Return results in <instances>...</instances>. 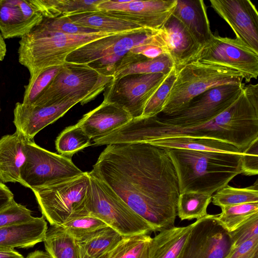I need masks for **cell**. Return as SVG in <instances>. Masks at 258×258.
Wrapping results in <instances>:
<instances>
[{
    "label": "cell",
    "instance_id": "6da1fadb",
    "mask_svg": "<svg viewBox=\"0 0 258 258\" xmlns=\"http://www.w3.org/2000/svg\"><path fill=\"white\" fill-rule=\"evenodd\" d=\"M90 172L109 186L154 232L174 226L179 184L164 148L146 143L108 145Z\"/></svg>",
    "mask_w": 258,
    "mask_h": 258
},
{
    "label": "cell",
    "instance_id": "7a4b0ae2",
    "mask_svg": "<svg viewBox=\"0 0 258 258\" xmlns=\"http://www.w3.org/2000/svg\"><path fill=\"white\" fill-rule=\"evenodd\" d=\"M175 137L219 140L243 152L258 138V84L245 85L231 106L208 121L179 126L162 124L154 116L132 118L111 132L109 140L112 144L146 143Z\"/></svg>",
    "mask_w": 258,
    "mask_h": 258
},
{
    "label": "cell",
    "instance_id": "3957f363",
    "mask_svg": "<svg viewBox=\"0 0 258 258\" xmlns=\"http://www.w3.org/2000/svg\"><path fill=\"white\" fill-rule=\"evenodd\" d=\"M164 149L175 168L180 194L212 195L241 173L240 154Z\"/></svg>",
    "mask_w": 258,
    "mask_h": 258
},
{
    "label": "cell",
    "instance_id": "277c9868",
    "mask_svg": "<svg viewBox=\"0 0 258 258\" xmlns=\"http://www.w3.org/2000/svg\"><path fill=\"white\" fill-rule=\"evenodd\" d=\"M117 34L97 32L69 34L35 27L21 38L18 48L19 63L29 71V81L45 70L63 64L73 51L89 42Z\"/></svg>",
    "mask_w": 258,
    "mask_h": 258
},
{
    "label": "cell",
    "instance_id": "5b68a950",
    "mask_svg": "<svg viewBox=\"0 0 258 258\" xmlns=\"http://www.w3.org/2000/svg\"><path fill=\"white\" fill-rule=\"evenodd\" d=\"M147 44H159L168 48L161 29L142 28L89 42L70 53L65 62L86 65L104 76L113 77L120 60L130 50Z\"/></svg>",
    "mask_w": 258,
    "mask_h": 258
},
{
    "label": "cell",
    "instance_id": "8992f818",
    "mask_svg": "<svg viewBox=\"0 0 258 258\" xmlns=\"http://www.w3.org/2000/svg\"><path fill=\"white\" fill-rule=\"evenodd\" d=\"M237 71L192 61L177 71L176 78L160 114H171L206 91L227 84H243Z\"/></svg>",
    "mask_w": 258,
    "mask_h": 258
},
{
    "label": "cell",
    "instance_id": "52a82bcc",
    "mask_svg": "<svg viewBox=\"0 0 258 258\" xmlns=\"http://www.w3.org/2000/svg\"><path fill=\"white\" fill-rule=\"evenodd\" d=\"M91 191L85 214L96 217L121 236L149 234L152 227L103 181L88 172Z\"/></svg>",
    "mask_w": 258,
    "mask_h": 258
},
{
    "label": "cell",
    "instance_id": "ba28073f",
    "mask_svg": "<svg viewBox=\"0 0 258 258\" xmlns=\"http://www.w3.org/2000/svg\"><path fill=\"white\" fill-rule=\"evenodd\" d=\"M42 216L50 225H60L71 216L83 213L91 191L88 172L32 189Z\"/></svg>",
    "mask_w": 258,
    "mask_h": 258
},
{
    "label": "cell",
    "instance_id": "9c48e42d",
    "mask_svg": "<svg viewBox=\"0 0 258 258\" xmlns=\"http://www.w3.org/2000/svg\"><path fill=\"white\" fill-rule=\"evenodd\" d=\"M113 79L84 64L65 62L36 100L35 106L79 98L83 105L95 99Z\"/></svg>",
    "mask_w": 258,
    "mask_h": 258
},
{
    "label": "cell",
    "instance_id": "30bf717a",
    "mask_svg": "<svg viewBox=\"0 0 258 258\" xmlns=\"http://www.w3.org/2000/svg\"><path fill=\"white\" fill-rule=\"evenodd\" d=\"M244 86V83L227 84L211 88L191 99L177 111L154 117L159 122L172 126L193 125L208 121L231 106Z\"/></svg>",
    "mask_w": 258,
    "mask_h": 258
},
{
    "label": "cell",
    "instance_id": "8fae6325",
    "mask_svg": "<svg viewBox=\"0 0 258 258\" xmlns=\"http://www.w3.org/2000/svg\"><path fill=\"white\" fill-rule=\"evenodd\" d=\"M26 159L20 169L22 185L31 189L84 173L72 159L51 152L29 140L25 146Z\"/></svg>",
    "mask_w": 258,
    "mask_h": 258
},
{
    "label": "cell",
    "instance_id": "7c38bea8",
    "mask_svg": "<svg viewBox=\"0 0 258 258\" xmlns=\"http://www.w3.org/2000/svg\"><path fill=\"white\" fill-rule=\"evenodd\" d=\"M167 74H131L113 79L104 89L103 101L122 108L133 118L140 117Z\"/></svg>",
    "mask_w": 258,
    "mask_h": 258
},
{
    "label": "cell",
    "instance_id": "4fadbf2b",
    "mask_svg": "<svg viewBox=\"0 0 258 258\" xmlns=\"http://www.w3.org/2000/svg\"><path fill=\"white\" fill-rule=\"evenodd\" d=\"M195 60L235 70L247 83L257 78L258 53L236 38L213 34Z\"/></svg>",
    "mask_w": 258,
    "mask_h": 258
},
{
    "label": "cell",
    "instance_id": "5bb4252c",
    "mask_svg": "<svg viewBox=\"0 0 258 258\" xmlns=\"http://www.w3.org/2000/svg\"><path fill=\"white\" fill-rule=\"evenodd\" d=\"M215 217L207 214L194 222L178 258H229L235 247Z\"/></svg>",
    "mask_w": 258,
    "mask_h": 258
},
{
    "label": "cell",
    "instance_id": "9a60e30c",
    "mask_svg": "<svg viewBox=\"0 0 258 258\" xmlns=\"http://www.w3.org/2000/svg\"><path fill=\"white\" fill-rule=\"evenodd\" d=\"M176 3V0H102L97 8L109 16L157 31L172 14Z\"/></svg>",
    "mask_w": 258,
    "mask_h": 258
},
{
    "label": "cell",
    "instance_id": "2e32d148",
    "mask_svg": "<svg viewBox=\"0 0 258 258\" xmlns=\"http://www.w3.org/2000/svg\"><path fill=\"white\" fill-rule=\"evenodd\" d=\"M211 7L238 39L258 53V13L249 0H210Z\"/></svg>",
    "mask_w": 258,
    "mask_h": 258
},
{
    "label": "cell",
    "instance_id": "e0dca14e",
    "mask_svg": "<svg viewBox=\"0 0 258 258\" xmlns=\"http://www.w3.org/2000/svg\"><path fill=\"white\" fill-rule=\"evenodd\" d=\"M78 103L83 105V100L73 98L40 106L17 102L14 109L13 123L17 131L27 140H33L38 132L62 117Z\"/></svg>",
    "mask_w": 258,
    "mask_h": 258
},
{
    "label": "cell",
    "instance_id": "ac0fdd59",
    "mask_svg": "<svg viewBox=\"0 0 258 258\" xmlns=\"http://www.w3.org/2000/svg\"><path fill=\"white\" fill-rule=\"evenodd\" d=\"M43 18L29 0H0V32L4 39L22 38Z\"/></svg>",
    "mask_w": 258,
    "mask_h": 258
},
{
    "label": "cell",
    "instance_id": "d6986e66",
    "mask_svg": "<svg viewBox=\"0 0 258 258\" xmlns=\"http://www.w3.org/2000/svg\"><path fill=\"white\" fill-rule=\"evenodd\" d=\"M161 30L177 71L196 59L202 47L178 19L172 14Z\"/></svg>",
    "mask_w": 258,
    "mask_h": 258
},
{
    "label": "cell",
    "instance_id": "ffe728a7",
    "mask_svg": "<svg viewBox=\"0 0 258 258\" xmlns=\"http://www.w3.org/2000/svg\"><path fill=\"white\" fill-rule=\"evenodd\" d=\"M132 118L122 108L103 101L98 107L84 114L76 124L93 140L110 134Z\"/></svg>",
    "mask_w": 258,
    "mask_h": 258
},
{
    "label": "cell",
    "instance_id": "44dd1931",
    "mask_svg": "<svg viewBox=\"0 0 258 258\" xmlns=\"http://www.w3.org/2000/svg\"><path fill=\"white\" fill-rule=\"evenodd\" d=\"M29 140L18 131L0 139V181L22 185L20 169L26 159L25 146Z\"/></svg>",
    "mask_w": 258,
    "mask_h": 258
},
{
    "label": "cell",
    "instance_id": "7402d4cb",
    "mask_svg": "<svg viewBox=\"0 0 258 258\" xmlns=\"http://www.w3.org/2000/svg\"><path fill=\"white\" fill-rule=\"evenodd\" d=\"M172 15L185 25L202 49L210 41L213 34L204 1L176 0Z\"/></svg>",
    "mask_w": 258,
    "mask_h": 258
},
{
    "label": "cell",
    "instance_id": "603a6c76",
    "mask_svg": "<svg viewBox=\"0 0 258 258\" xmlns=\"http://www.w3.org/2000/svg\"><path fill=\"white\" fill-rule=\"evenodd\" d=\"M43 216L27 222L0 228V249L30 248L43 242L47 230Z\"/></svg>",
    "mask_w": 258,
    "mask_h": 258
},
{
    "label": "cell",
    "instance_id": "cb8c5ba5",
    "mask_svg": "<svg viewBox=\"0 0 258 258\" xmlns=\"http://www.w3.org/2000/svg\"><path fill=\"white\" fill-rule=\"evenodd\" d=\"M194 222L161 231L152 238L148 258H178Z\"/></svg>",
    "mask_w": 258,
    "mask_h": 258
},
{
    "label": "cell",
    "instance_id": "d4e9b609",
    "mask_svg": "<svg viewBox=\"0 0 258 258\" xmlns=\"http://www.w3.org/2000/svg\"><path fill=\"white\" fill-rule=\"evenodd\" d=\"M174 67V62L169 54L150 59L129 51L124 57L122 65L115 71L113 79L131 74H167Z\"/></svg>",
    "mask_w": 258,
    "mask_h": 258
},
{
    "label": "cell",
    "instance_id": "484cf974",
    "mask_svg": "<svg viewBox=\"0 0 258 258\" xmlns=\"http://www.w3.org/2000/svg\"><path fill=\"white\" fill-rule=\"evenodd\" d=\"M146 144L162 148L242 154V152L234 146L223 141L210 138L175 137L151 141Z\"/></svg>",
    "mask_w": 258,
    "mask_h": 258
},
{
    "label": "cell",
    "instance_id": "4316f807",
    "mask_svg": "<svg viewBox=\"0 0 258 258\" xmlns=\"http://www.w3.org/2000/svg\"><path fill=\"white\" fill-rule=\"evenodd\" d=\"M66 17L79 25L106 33L120 34L143 28L133 22L106 15L101 11L80 13Z\"/></svg>",
    "mask_w": 258,
    "mask_h": 258
},
{
    "label": "cell",
    "instance_id": "83f0119b",
    "mask_svg": "<svg viewBox=\"0 0 258 258\" xmlns=\"http://www.w3.org/2000/svg\"><path fill=\"white\" fill-rule=\"evenodd\" d=\"M102 0H29L33 7L44 18L99 11L97 5Z\"/></svg>",
    "mask_w": 258,
    "mask_h": 258
},
{
    "label": "cell",
    "instance_id": "f1b7e54d",
    "mask_svg": "<svg viewBox=\"0 0 258 258\" xmlns=\"http://www.w3.org/2000/svg\"><path fill=\"white\" fill-rule=\"evenodd\" d=\"M121 236L109 226L99 229L77 241L80 258H101L120 241Z\"/></svg>",
    "mask_w": 258,
    "mask_h": 258
},
{
    "label": "cell",
    "instance_id": "f546056e",
    "mask_svg": "<svg viewBox=\"0 0 258 258\" xmlns=\"http://www.w3.org/2000/svg\"><path fill=\"white\" fill-rule=\"evenodd\" d=\"M43 242L53 258H80L77 241L60 225L47 228Z\"/></svg>",
    "mask_w": 258,
    "mask_h": 258
},
{
    "label": "cell",
    "instance_id": "4dcf8cb0",
    "mask_svg": "<svg viewBox=\"0 0 258 258\" xmlns=\"http://www.w3.org/2000/svg\"><path fill=\"white\" fill-rule=\"evenodd\" d=\"M152 238L149 234L122 236L114 247L101 258H148Z\"/></svg>",
    "mask_w": 258,
    "mask_h": 258
},
{
    "label": "cell",
    "instance_id": "1f68e13d",
    "mask_svg": "<svg viewBox=\"0 0 258 258\" xmlns=\"http://www.w3.org/2000/svg\"><path fill=\"white\" fill-rule=\"evenodd\" d=\"M212 195L197 192L179 194L177 205V216L181 220H198L207 214Z\"/></svg>",
    "mask_w": 258,
    "mask_h": 258
},
{
    "label": "cell",
    "instance_id": "d6a6232c",
    "mask_svg": "<svg viewBox=\"0 0 258 258\" xmlns=\"http://www.w3.org/2000/svg\"><path fill=\"white\" fill-rule=\"evenodd\" d=\"M213 205L220 208L245 203L258 202V182L244 188L226 185L212 197Z\"/></svg>",
    "mask_w": 258,
    "mask_h": 258
},
{
    "label": "cell",
    "instance_id": "836d02e7",
    "mask_svg": "<svg viewBox=\"0 0 258 258\" xmlns=\"http://www.w3.org/2000/svg\"><path fill=\"white\" fill-rule=\"evenodd\" d=\"M91 139L75 124L60 133L55 140V148L60 155L72 159L75 154L91 146Z\"/></svg>",
    "mask_w": 258,
    "mask_h": 258
},
{
    "label": "cell",
    "instance_id": "e575fe53",
    "mask_svg": "<svg viewBox=\"0 0 258 258\" xmlns=\"http://www.w3.org/2000/svg\"><path fill=\"white\" fill-rule=\"evenodd\" d=\"M221 212L215 219L225 230L231 232L258 213V202L245 203L221 208Z\"/></svg>",
    "mask_w": 258,
    "mask_h": 258
},
{
    "label": "cell",
    "instance_id": "d590c367",
    "mask_svg": "<svg viewBox=\"0 0 258 258\" xmlns=\"http://www.w3.org/2000/svg\"><path fill=\"white\" fill-rule=\"evenodd\" d=\"M60 226L77 241L108 226L100 219L87 214L72 215Z\"/></svg>",
    "mask_w": 258,
    "mask_h": 258
},
{
    "label": "cell",
    "instance_id": "8d00e7d4",
    "mask_svg": "<svg viewBox=\"0 0 258 258\" xmlns=\"http://www.w3.org/2000/svg\"><path fill=\"white\" fill-rule=\"evenodd\" d=\"M177 70L174 67L167 74L157 90L146 104L142 117H150L159 114L176 80Z\"/></svg>",
    "mask_w": 258,
    "mask_h": 258
},
{
    "label": "cell",
    "instance_id": "74e56055",
    "mask_svg": "<svg viewBox=\"0 0 258 258\" xmlns=\"http://www.w3.org/2000/svg\"><path fill=\"white\" fill-rule=\"evenodd\" d=\"M53 67L42 72L35 79L24 86L22 103L31 104L47 87L59 71L60 66Z\"/></svg>",
    "mask_w": 258,
    "mask_h": 258
},
{
    "label": "cell",
    "instance_id": "f35d334b",
    "mask_svg": "<svg viewBox=\"0 0 258 258\" xmlns=\"http://www.w3.org/2000/svg\"><path fill=\"white\" fill-rule=\"evenodd\" d=\"M49 31L69 34H80L100 32L97 30L79 25L70 20L67 17L60 16L55 18H43L37 26Z\"/></svg>",
    "mask_w": 258,
    "mask_h": 258
},
{
    "label": "cell",
    "instance_id": "ab89813d",
    "mask_svg": "<svg viewBox=\"0 0 258 258\" xmlns=\"http://www.w3.org/2000/svg\"><path fill=\"white\" fill-rule=\"evenodd\" d=\"M32 211L14 199L0 211V228L25 223L34 219Z\"/></svg>",
    "mask_w": 258,
    "mask_h": 258
},
{
    "label": "cell",
    "instance_id": "60d3db41",
    "mask_svg": "<svg viewBox=\"0 0 258 258\" xmlns=\"http://www.w3.org/2000/svg\"><path fill=\"white\" fill-rule=\"evenodd\" d=\"M235 248L243 242L258 236V213L254 214L236 230L229 232Z\"/></svg>",
    "mask_w": 258,
    "mask_h": 258
},
{
    "label": "cell",
    "instance_id": "b9f144b4",
    "mask_svg": "<svg viewBox=\"0 0 258 258\" xmlns=\"http://www.w3.org/2000/svg\"><path fill=\"white\" fill-rule=\"evenodd\" d=\"M241 173L246 176L256 175L258 174V138L242 152Z\"/></svg>",
    "mask_w": 258,
    "mask_h": 258
},
{
    "label": "cell",
    "instance_id": "7bdbcfd3",
    "mask_svg": "<svg viewBox=\"0 0 258 258\" xmlns=\"http://www.w3.org/2000/svg\"><path fill=\"white\" fill-rule=\"evenodd\" d=\"M229 258H258V236L235 247Z\"/></svg>",
    "mask_w": 258,
    "mask_h": 258
},
{
    "label": "cell",
    "instance_id": "ee69618b",
    "mask_svg": "<svg viewBox=\"0 0 258 258\" xmlns=\"http://www.w3.org/2000/svg\"><path fill=\"white\" fill-rule=\"evenodd\" d=\"M14 200V195L10 189L0 181V211Z\"/></svg>",
    "mask_w": 258,
    "mask_h": 258
},
{
    "label": "cell",
    "instance_id": "f6af8a7d",
    "mask_svg": "<svg viewBox=\"0 0 258 258\" xmlns=\"http://www.w3.org/2000/svg\"><path fill=\"white\" fill-rule=\"evenodd\" d=\"M0 258H24L22 254L13 249H0Z\"/></svg>",
    "mask_w": 258,
    "mask_h": 258
},
{
    "label": "cell",
    "instance_id": "bcb514c9",
    "mask_svg": "<svg viewBox=\"0 0 258 258\" xmlns=\"http://www.w3.org/2000/svg\"><path fill=\"white\" fill-rule=\"evenodd\" d=\"M26 258H53L47 251L35 250L29 253Z\"/></svg>",
    "mask_w": 258,
    "mask_h": 258
},
{
    "label": "cell",
    "instance_id": "7dc6e473",
    "mask_svg": "<svg viewBox=\"0 0 258 258\" xmlns=\"http://www.w3.org/2000/svg\"><path fill=\"white\" fill-rule=\"evenodd\" d=\"M7 53V46L4 38L0 32V62L2 61Z\"/></svg>",
    "mask_w": 258,
    "mask_h": 258
},
{
    "label": "cell",
    "instance_id": "c3c4849f",
    "mask_svg": "<svg viewBox=\"0 0 258 258\" xmlns=\"http://www.w3.org/2000/svg\"><path fill=\"white\" fill-rule=\"evenodd\" d=\"M0 110H1V107H0Z\"/></svg>",
    "mask_w": 258,
    "mask_h": 258
}]
</instances>
